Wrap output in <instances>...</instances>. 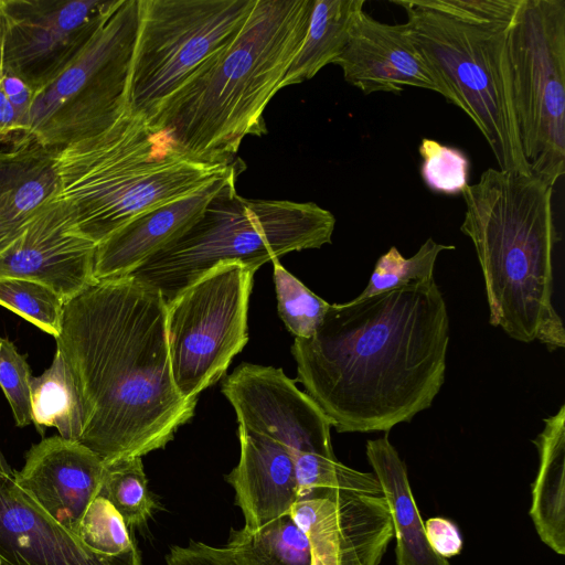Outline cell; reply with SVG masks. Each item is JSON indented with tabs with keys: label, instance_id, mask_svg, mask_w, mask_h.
Masks as SVG:
<instances>
[{
	"label": "cell",
	"instance_id": "7c38bea8",
	"mask_svg": "<svg viewBox=\"0 0 565 565\" xmlns=\"http://www.w3.org/2000/svg\"><path fill=\"white\" fill-rule=\"evenodd\" d=\"M117 1L0 0V73L39 90L76 57Z\"/></svg>",
	"mask_w": 565,
	"mask_h": 565
},
{
	"label": "cell",
	"instance_id": "4dcf8cb0",
	"mask_svg": "<svg viewBox=\"0 0 565 565\" xmlns=\"http://www.w3.org/2000/svg\"><path fill=\"white\" fill-rule=\"evenodd\" d=\"M74 535L89 550L105 555H119L136 546L122 516L102 495L88 505Z\"/></svg>",
	"mask_w": 565,
	"mask_h": 565
},
{
	"label": "cell",
	"instance_id": "f546056e",
	"mask_svg": "<svg viewBox=\"0 0 565 565\" xmlns=\"http://www.w3.org/2000/svg\"><path fill=\"white\" fill-rule=\"evenodd\" d=\"M65 301L49 287L25 279L0 278V306L42 331L58 337Z\"/></svg>",
	"mask_w": 565,
	"mask_h": 565
},
{
	"label": "cell",
	"instance_id": "9a60e30c",
	"mask_svg": "<svg viewBox=\"0 0 565 565\" xmlns=\"http://www.w3.org/2000/svg\"><path fill=\"white\" fill-rule=\"evenodd\" d=\"M96 248L75 233L72 210L55 198L0 250V278L42 284L66 302L97 281Z\"/></svg>",
	"mask_w": 565,
	"mask_h": 565
},
{
	"label": "cell",
	"instance_id": "4316f807",
	"mask_svg": "<svg viewBox=\"0 0 565 565\" xmlns=\"http://www.w3.org/2000/svg\"><path fill=\"white\" fill-rule=\"evenodd\" d=\"M119 512L128 526L145 523L156 505L148 490L141 457L105 465L99 494Z\"/></svg>",
	"mask_w": 565,
	"mask_h": 565
},
{
	"label": "cell",
	"instance_id": "ac0fdd59",
	"mask_svg": "<svg viewBox=\"0 0 565 565\" xmlns=\"http://www.w3.org/2000/svg\"><path fill=\"white\" fill-rule=\"evenodd\" d=\"M105 463L77 440L43 438L15 471L19 486L56 522L74 534L99 494Z\"/></svg>",
	"mask_w": 565,
	"mask_h": 565
},
{
	"label": "cell",
	"instance_id": "ba28073f",
	"mask_svg": "<svg viewBox=\"0 0 565 565\" xmlns=\"http://www.w3.org/2000/svg\"><path fill=\"white\" fill-rule=\"evenodd\" d=\"M139 28V0H118L76 57L34 93L15 147L57 150L96 136L129 110V83Z\"/></svg>",
	"mask_w": 565,
	"mask_h": 565
},
{
	"label": "cell",
	"instance_id": "4fadbf2b",
	"mask_svg": "<svg viewBox=\"0 0 565 565\" xmlns=\"http://www.w3.org/2000/svg\"><path fill=\"white\" fill-rule=\"evenodd\" d=\"M222 393L238 425L276 439L294 458L303 454L334 456L330 419L282 369L242 363L225 379Z\"/></svg>",
	"mask_w": 565,
	"mask_h": 565
},
{
	"label": "cell",
	"instance_id": "d4e9b609",
	"mask_svg": "<svg viewBox=\"0 0 565 565\" xmlns=\"http://www.w3.org/2000/svg\"><path fill=\"white\" fill-rule=\"evenodd\" d=\"M225 546L239 565H312L308 537L290 514L257 530H233Z\"/></svg>",
	"mask_w": 565,
	"mask_h": 565
},
{
	"label": "cell",
	"instance_id": "9c48e42d",
	"mask_svg": "<svg viewBox=\"0 0 565 565\" xmlns=\"http://www.w3.org/2000/svg\"><path fill=\"white\" fill-rule=\"evenodd\" d=\"M507 52L523 157L554 186L565 173V1L522 0Z\"/></svg>",
	"mask_w": 565,
	"mask_h": 565
},
{
	"label": "cell",
	"instance_id": "5bb4252c",
	"mask_svg": "<svg viewBox=\"0 0 565 565\" xmlns=\"http://www.w3.org/2000/svg\"><path fill=\"white\" fill-rule=\"evenodd\" d=\"M289 514L308 537L312 565H380L393 539L383 493L329 488L297 500Z\"/></svg>",
	"mask_w": 565,
	"mask_h": 565
},
{
	"label": "cell",
	"instance_id": "ffe728a7",
	"mask_svg": "<svg viewBox=\"0 0 565 565\" xmlns=\"http://www.w3.org/2000/svg\"><path fill=\"white\" fill-rule=\"evenodd\" d=\"M239 459L226 476L243 512L244 527L257 530L289 514L298 500L291 452L276 439L238 425Z\"/></svg>",
	"mask_w": 565,
	"mask_h": 565
},
{
	"label": "cell",
	"instance_id": "5b68a950",
	"mask_svg": "<svg viewBox=\"0 0 565 565\" xmlns=\"http://www.w3.org/2000/svg\"><path fill=\"white\" fill-rule=\"evenodd\" d=\"M57 199L74 231L96 245L141 213L191 194L234 170L186 153L163 129L131 113L105 131L54 150Z\"/></svg>",
	"mask_w": 565,
	"mask_h": 565
},
{
	"label": "cell",
	"instance_id": "e0dca14e",
	"mask_svg": "<svg viewBox=\"0 0 565 565\" xmlns=\"http://www.w3.org/2000/svg\"><path fill=\"white\" fill-rule=\"evenodd\" d=\"M333 64L341 67L344 79L367 95L376 92L401 93L406 87L447 92L414 45L403 24H387L358 13L348 42Z\"/></svg>",
	"mask_w": 565,
	"mask_h": 565
},
{
	"label": "cell",
	"instance_id": "52a82bcc",
	"mask_svg": "<svg viewBox=\"0 0 565 565\" xmlns=\"http://www.w3.org/2000/svg\"><path fill=\"white\" fill-rule=\"evenodd\" d=\"M409 36L447 92L489 143L501 170L531 174L523 157L514 111L507 30L465 24L397 0Z\"/></svg>",
	"mask_w": 565,
	"mask_h": 565
},
{
	"label": "cell",
	"instance_id": "74e56055",
	"mask_svg": "<svg viewBox=\"0 0 565 565\" xmlns=\"http://www.w3.org/2000/svg\"><path fill=\"white\" fill-rule=\"evenodd\" d=\"M0 87L18 113L24 132L35 92L20 77L4 72L0 73Z\"/></svg>",
	"mask_w": 565,
	"mask_h": 565
},
{
	"label": "cell",
	"instance_id": "1f68e13d",
	"mask_svg": "<svg viewBox=\"0 0 565 565\" xmlns=\"http://www.w3.org/2000/svg\"><path fill=\"white\" fill-rule=\"evenodd\" d=\"M423 159L420 173L426 186L448 195L461 194L468 186L469 160L454 147L423 138L419 145Z\"/></svg>",
	"mask_w": 565,
	"mask_h": 565
},
{
	"label": "cell",
	"instance_id": "d6986e66",
	"mask_svg": "<svg viewBox=\"0 0 565 565\" xmlns=\"http://www.w3.org/2000/svg\"><path fill=\"white\" fill-rule=\"evenodd\" d=\"M243 170H234L191 194L150 209L121 226L97 245L95 279L98 281L131 274L185 232L224 184Z\"/></svg>",
	"mask_w": 565,
	"mask_h": 565
},
{
	"label": "cell",
	"instance_id": "83f0119b",
	"mask_svg": "<svg viewBox=\"0 0 565 565\" xmlns=\"http://www.w3.org/2000/svg\"><path fill=\"white\" fill-rule=\"evenodd\" d=\"M451 249H455L454 245L439 244L428 238L412 257L405 258L395 246H392L380 256L369 284L354 299L361 300L412 282L433 279L438 255Z\"/></svg>",
	"mask_w": 565,
	"mask_h": 565
},
{
	"label": "cell",
	"instance_id": "3957f363",
	"mask_svg": "<svg viewBox=\"0 0 565 565\" xmlns=\"http://www.w3.org/2000/svg\"><path fill=\"white\" fill-rule=\"evenodd\" d=\"M315 0H256L235 39L210 57L149 124L190 156L230 163L247 136L266 134L264 110L308 30Z\"/></svg>",
	"mask_w": 565,
	"mask_h": 565
},
{
	"label": "cell",
	"instance_id": "836d02e7",
	"mask_svg": "<svg viewBox=\"0 0 565 565\" xmlns=\"http://www.w3.org/2000/svg\"><path fill=\"white\" fill-rule=\"evenodd\" d=\"M32 377L25 355L20 354L11 341L0 338V386L11 406L15 425L19 427L32 423L30 401Z\"/></svg>",
	"mask_w": 565,
	"mask_h": 565
},
{
	"label": "cell",
	"instance_id": "d6a6232c",
	"mask_svg": "<svg viewBox=\"0 0 565 565\" xmlns=\"http://www.w3.org/2000/svg\"><path fill=\"white\" fill-rule=\"evenodd\" d=\"M414 2L465 24L507 30L522 0H414Z\"/></svg>",
	"mask_w": 565,
	"mask_h": 565
},
{
	"label": "cell",
	"instance_id": "d590c367",
	"mask_svg": "<svg viewBox=\"0 0 565 565\" xmlns=\"http://www.w3.org/2000/svg\"><path fill=\"white\" fill-rule=\"evenodd\" d=\"M50 151L34 143L0 151V192L19 181Z\"/></svg>",
	"mask_w": 565,
	"mask_h": 565
},
{
	"label": "cell",
	"instance_id": "f1b7e54d",
	"mask_svg": "<svg viewBox=\"0 0 565 565\" xmlns=\"http://www.w3.org/2000/svg\"><path fill=\"white\" fill-rule=\"evenodd\" d=\"M278 315L295 338L312 337L330 303L313 294L279 262H271Z\"/></svg>",
	"mask_w": 565,
	"mask_h": 565
},
{
	"label": "cell",
	"instance_id": "f35d334b",
	"mask_svg": "<svg viewBox=\"0 0 565 565\" xmlns=\"http://www.w3.org/2000/svg\"><path fill=\"white\" fill-rule=\"evenodd\" d=\"M22 134V121L0 87V143L13 137L19 141Z\"/></svg>",
	"mask_w": 565,
	"mask_h": 565
},
{
	"label": "cell",
	"instance_id": "44dd1931",
	"mask_svg": "<svg viewBox=\"0 0 565 565\" xmlns=\"http://www.w3.org/2000/svg\"><path fill=\"white\" fill-rule=\"evenodd\" d=\"M366 457L388 507L396 565H450L428 543L406 466L386 435L366 441Z\"/></svg>",
	"mask_w": 565,
	"mask_h": 565
},
{
	"label": "cell",
	"instance_id": "7402d4cb",
	"mask_svg": "<svg viewBox=\"0 0 565 565\" xmlns=\"http://www.w3.org/2000/svg\"><path fill=\"white\" fill-rule=\"evenodd\" d=\"M539 470L532 484L530 516L541 541L565 554V405L544 419L533 440Z\"/></svg>",
	"mask_w": 565,
	"mask_h": 565
},
{
	"label": "cell",
	"instance_id": "6da1fadb",
	"mask_svg": "<svg viewBox=\"0 0 565 565\" xmlns=\"http://www.w3.org/2000/svg\"><path fill=\"white\" fill-rule=\"evenodd\" d=\"M449 318L435 279L332 303L291 353L338 433L388 431L429 408L446 372Z\"/></svg>",
	"mask_w": 565,
	"mask_h": 565
},
{
	"label": "cell",
	"instance_id": "8992f818",
	"mask_svg": "<svg viewBox=\"0 0 565 565\" xmlns=\"http://www.w3.org/2000/svg\"><path fill=\"white\" fill-rule=\"evenodd\" d=\"M236 179L224 184L185 232L128 276L157 289L168 305L220 264L257 270L288 253L331 243L335 217L330 211L312 202L243 198Z\"/></svg>",
	"mask_w": 565,
	"mask_h": 565
},
{
	"label": "cell",
	"instance_id": "7a4b0ae2",
	"mask_svg": "<svg viewBox=\"0 0 565 565\" xmlns=\"http://www.w3.org/2000/svg\"><path fill=\"white\" fill-rule=\"evenodd\" d=\"M56 350L86 409L79 443L105 465L163 448L194 414L171 371L167 303L129 276L98 280L64 303Z\"/></svg>",
	"mask_w": 565,
	"mask_h": 565
},
{
	"label": "cell",
	"instance_id": "8fae6325",
	"mask_svg": "<svg viewBox=\"0 0 565 565\" xmlns=\"http://www.w3.org/2000/svg\"><path fill=\"white\" fill-rule=\"evenodd\" d=\"M255 271L241 263L220 264L167 305L172 377L183 398L198 399L247 343Z\"/></svg>",
	"mask_w": 565,
	"mask_h": 565
},
{
	"label": "cell",
	"instance_id": "277c9868",
	"mask_svg": "<svg viewBox=\"0 0 565 565\" xmlns=\"http://www.w3.org/2000/svg\"><path fill=\"white\" fill-rule=\"evenodd\" d=\"M461 194L460 231L481 267L490 324L516 341L564 348L565 328L552 302L559 241L553 185L532 173L490 168Z\"/></svg>",
	"mask_w": 565,
	"mask_h": 565
},
{
	"label": "cell",
	"instance_id": "2e32d148",
	"mask_svg": "<svg viewBox=\"0 0 565 565\" xmlns=\"http://www.w3.org/2000/svg\"><path fill=\"white\" fill-rule=\"evenodd\" d=\"M0 565H142L137 545L119 555L96 553L24 491L0 462Z\"/></svg>",
	"mask_w": 565,
	"mask_h": 565
},
{
	"label": "cell",
	"instance_id": "603a6c76",
	"mask_svg": "<svg viewBox=\"0 0 565 565\" xmlns=\"http://www.w3.org/2000/svg\"><path fill=\"white\" fill-rule=\"evenodd\" d=\"M365 0H315L307 33L280 89L312 78L343 51Z\"/></svg>",
	"mask_w": 565,
	"mask_h": 565
},
{
	"label": "cell",
	"instance_id": "ab89813d",
	"mask_svg": "<svg viewBox=\"0 0 565 565\" xmlns=\"http://www.w3.org/2000/svg\"><path fill=\"white\" fill-rule=\"evenodd\" d=\"M2 26H3V17H2V10H1V3H0V45H1V36H2Z\"/></svg>",
	"mask_w": 565,
	"mask_h": 565
},
{
	"label": "cell",
	"instance_id": "60d3db41",
	"mask_svg": "<svg viewBox=\"0 0 565 565\" xmlns=\"http://www.w3.org/2000/svg\"><path fill=\"white\" fill-rule=\"evenodd\" d=\"M0 462L4 466L8 465V462L6 461L4 457L2 456L1 451H0Z\"/></svg>",
	"mask_w": 565,
	"mask_h": 565
},
{
	"label": "cell",
	"instance_id": "e575fe53",
	"mask_svg": "<svg viewBox=\"0 0 565 565\" xmlns=\"http://www.w3.org/2000/svg\"><path fill=\"white\" fill-rule=\"evenodd\" d=\"M166 565H239L226 546L215 547L190 541L185 546H172Z\"/></svg>",
	"mask_w": 565,
	"mask_h": 565
},
{
	"label": "cell",
	"instance_id": "8d00e7d4",
	"mask_svg": "<svg viewBox=\"0 0 565 565\" xmlns=\"http://www.w3.org/2000/svg\"><path fill=\"white\" fill-rule=\"evenodd\" d=\"M428 543L441 557L458 555L462 548V537L456 524L448 519L436 516L425 523Z\"/></svg>",
	"mask_w": 565,
	"mask_h": 565
},
{
	"label": "cell",
	"instance_id": "30bf717a",
	"mask_svg": "<svg viewBox=\"0 0 565 565\" xmlns=\"http://www.w3.org/2000/svg\"><path fill=\"white\" fill-rule=\"evenodd\" d=\"M256 0H139L129 110L152 121L166 100L227 46Z\"/></svg>",
	"mask_w": 565,
	"mask_h": 565
},
{
	"label": "cell",
	"instance_id": "484cf974",
	"mask_svg": "<svg viewBox=\"0 0 565 565\" xmlns=\"http://www.w3.org/2000/svg\"><path fill=\"white\" fill-rule=\"evenodd\" d=\"M54 151L47 152L19 181L0 192V250L58 193Z\"/></svg>",
	"mask_w": 565,
	"mask_h": 565
},
{
	"label": "cell",
	"instance_id": "cb8c5ba5",
	"mask_svg": "<svg viewBox=\"0 0 565 565\" xmlns=\"http://www.w3.org/2000/svg\"><path fill=\"white\" fill-rule=\"evenodd\" d=\"M31 418L43 436L46 427L57 429L61 437L79 440L86 409L73 373L56 350L51 366L30 382Z\"/></svg>",
	"mask_w": 565,
	"mask_h": 565
}]
</instances>
